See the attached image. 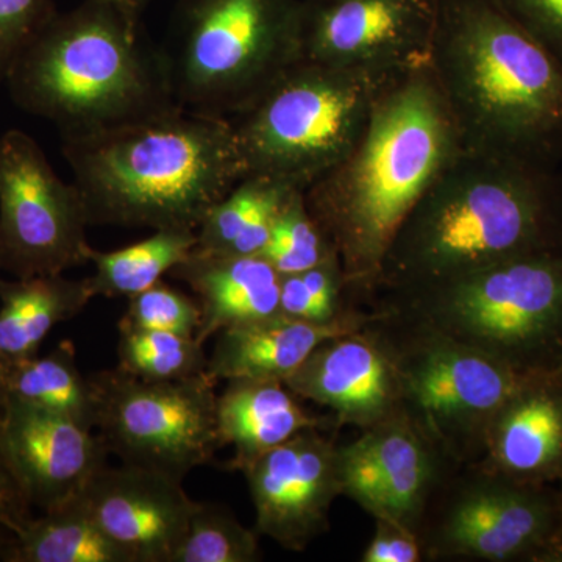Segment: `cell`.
<instances>
[{
    "label": "cell",
    "mask_w": 562,
    "mask_h": 562,
    "mask_svg": "<svg viewBox=\"0 0 562 562\" xmlns=\"http://www.w3.org/2000/svg\"><path fill=\"white\" fill-rule=\"evenodd\" d=\"M460 151L452 114L425 65L383 88L353 150L303 191L350 303L371 294L395 233Z\"/></svg>",
    "instance_id": "obj_1"
},
{
    "label": "cell",
    "mask_w": 562,
    "mask_h": 562,
    "mask_svg": "<svg viewBox=\"0 0 562 562\" xmlns=\"http://www.w3.org/2000/svg\"><path fill=\"white\" fill-rule=\"evenodd\" d=\"M547 255H562V173L460 151L395 233L368 297Z\"/></svg>",
    "instance_id": "obj_2"
},
{
    "label": "cell",
    "mask_w": 562,
    "mask_h": 562,
    "mask_svg": "<svg viewBox=\"0 0 562 562\" xmlns=\"http://www.w3.org/2000/svg\"><path fill=\"white\" fill-rule=\"evenodd\" d=\"M461 151L562 161V68L495 0H436L428 61Z\"/></svg>",
    "instance_id": "obj_3"
},
{
    "label": "cell",
    "mask_w": 562,
    "mask_h": 562,
    "mask_svg": "<svg viewBox=\"0 0 562 562\" xmlns=\"http://www.w3.org/2000/svg\"><path fill=\"white\" fill-rule=\"evenodd\" d=\"M90 225L198 231L246 177L228 117L176 105L61 138Z\"/></svg>",
    "instance_id": "obj_4"
},
{
    "label": "cell",
    "mask_w": 562,
    "mask_h": 562,
    "mask_svg": "<svg viewBox=\"0 0 562 562\" xmlns=\"http://www.w3.org/2000/svg\"><path fill=\"white\" fill-rule=\"evenodd\" d=\"M5 83L21 110L61 138L87 135L179 105L165 50L140 16L113 0H83L55 13L18 55Z\"/></svg>",
    "instance_id": "obj_5"
},
{
    "label": "cell",
    "mask_w": 562,
    "mask_h": 562,
    "mask_svg": "<svg viewBox=\"0 0 562 562\" xmlns=\"http://www.w3.org/2000/svg\"><path fill=\"white\" fill-rule=\"evenodd\" d=\"M361 305L447 336L524 375L562 369V255L501 262L414 290L375 292Z\"/></svg>",
    "instance_id": "obj_6"
},
{
    "label": "cell",
    "mask_w": 562,
    "mask_h": 562,
    "mask_svg": "<svg viewBox=\"0 0 562 562\" xmlns=\"http://www.w3.org/2000/svg\"><path fill=\"white\" fill-rule=\"evenodd\" d=\"M387 83L295 61L228 117L246 177L305 191L353 150Z\"/></svg>",
    "instance_id": "obj_7"
},
{
    "label": "cell",
    "mask_w": 562,
    "mask_h": 562,
    "mask_svg": "<svg viewBox=\"0 0 562 562\" xmlns=\"http://www.w3.org/2000/svg\"><path fill=\"white\" fill-rule=\"evenodd\" d=\"M302 0H180L165 50L179 105L232 117L299 61Z\"/></svg>",
    "instance_id": "obj_8"
},
{
    "label": "cell",
    "mask_w": 562,
    "mask_h": 562,
    "mask_svg": "<svg viewBox=\"0 0 562 562\" xmlns=\"http://www.w3.org/2000/svg\"><path fill=\"white\" fill-rule=\"evenodd\" d=\"M364 310L366 324L390 347L403 412L447 460L476 464L492 419L527 375L439 333Z\"/></svg>",
    "instance_id": "obj_9"
},
{
    "label": "cell",
    "mask_w": 562,
    "mask_h": 562,
    "mask_svg": "<svg viewBox=\"0 0 562 562\" xmlns=\"http://www.w3.org/2000/svg\"><path fill=\"white\" fill-rule=\"evenodd\" d=\"M417 536L427 560L562 562V487L457 465L428 503Z\"/></svg>",
    "instance_id": "obj_10"
},
{
    "label": "cell",
    "mask_w": 562,
    "mask_h": 562,
    "mask_svg": "<svg viewBox=\"0 0 562 562\" xmlns=\"http://www.w3.org/2000/svg\"><path fill=\"white\" fill-rule=\"evenodd\" d=\"M94 430L125 464L169 473L183 482L222 449L216 380L209 373L147 382L120 368L92 373Z\"/></svg>",
    "instance_id": "obj_11"
},
{
    "label": "cell",
    "mask_w": 562,
    "mask_h": 562,
    "mask_svg": "<svg viewBox=\"0 0 562 562\" xmlns=\"http://www.w3.org/2000/svg\"><path fill=\"white\" fill-rule=\"evenodd\" d=\"M87 210L76 184L52 168L32 136H0V272L60 276L87 265Z\"/></svg>",
    "instance_id": "obj_12"
},
{
    "label": "cell",
    "mask_w": 562,
    "mask_h": 562,
    "mask_svg": "<svg viewBox=\"0 0 562 562\" xmlns=\"http://www.w3.org/2000/svg\"><path fill=\"white\" fill-rule=\"evenodd\" d=\"M436 0H302L299 61L391 81L430 61Z\"/></svg>",
    "instance_id": "obj_13"
},
{
    "label": "cell",
    "mask_w": 562,
    "mask_h": 562,
    "mask_svg": "<svg viewBox=\"0 0 562 562\" xmlns=\"http://www.w3.org/2000/svg\"><path fill=\"white\" fill-rule=\"evenodd\" d=\"M338 462L341 495L373 519L390 520L416 535L439 484L457 468L405 412L339 446Z\"/></svg>",
    "instance_id": "obj_14"
},
{
    "label": "cell",
    "mask_w": 562,
    "mask_h": 562,
    "mask_svg": "<svg viewBox=\"0 0 562 562\" xmlns=\"http://www.w3.org/2000/svg\"><path fill=\"white\" fill-rule=\"evenodd\" d=\"M335 430L308 428L243 469L255 506V531L291 552L328 531L341 495Z\"/></svg>",
    "instance_id": "obj_15"
},
{
    "label": "cell",
    "mask_w": 562,
    "mask_h": 562,
    "mask_svg": "<svg viewBox=\"0 0 562 562\" xmlns=\"http://www.w3.org/2000/svg\"><path fill=\"white\" fill-rule=\"evenodd\" d=\"M77 501L132 562H172L199 503L176 476L125 462L102 465Z\"/></svg>",
    "instance_id": "obj_16"
},
{
    "label": "cell",
    "mask_w": 562,
    "mask_h": 562,
    "mask_svg": "<svg viewBox=\"0 0 562 562\" xmlns=\"http://www.w3.org/2000/svg\"><path fill=\"white\" fill-rule=\"evenodd\" d=\"M0 446L22 494L43 513L79 497L110 454L92 428L14 398L0 419Z\"/></svg>",
    "instance_id": "obj_17"
},
{
    "label": "cell",
    "mask_w": 562,
    "mask_h": 562,
    "mask_svg": "<svg viewBox=\"0 0 562 562\" xmlns=\"http://www.w3.org/2000/svg\"><path fill=\"white\" fill-rule=\"evenodd\" d=\"M284 384L302 401L330 409L339 427L366 430L403 412L390 347L366 321L322 342Z\"/></svg>",
    "instance_id": "obj_18"
},
{
    "label": "cell",
    "mask_w": 562,
    "mask_h": 562,
    "mask_svg": "<svg viewBox=\"0 0 562 562\" xmlns=\"http://www.w3.org/2000/svg\"><path fill=\"white\" fill-rule=\"evenodd\" d=\"M476 464L517 482L562 483V369L525 376L492 419Z\"/></svg>",
    "instance_id": "obj_19"
},
{
    "label": "cell",
    "mask_w": 562,
    "mask_h": 562,
    "mask_svg": "<svg viewBox=\"0 0 562 562\" xmlns=\"http://www.w3.org/2000/svg\"><path fill=\"white\" fill-rule=\"evenodd\" d=\"M366 312L353 305L327 324L273 316L225 328L216 335L206 373L216 382L277 380L286 382L322 342L360 328Z\"/></svg>",
    "instance_id": "obj_20"
},
{
    "label": "cell",
    "mask_w": 562,
    "mask_h": 562,
    "mask_svg": "<svg viewBox=\"0 0 562 562\" xmlns=\"http://www.w3.org/2000/svg\"><path fill=\"white\" fill-rule=\"evenodd\" d=\"M194 292L202 312L195 339L205 346L225 328L280 316L281 276L260 255L195 249L168 273Z\"/></svg>",
    "instance_id": "obj_21"
},
{
    "label": "cell",
    "mask_w": 562,
    "mask_h": 562,
    "mask_svg": "<svg viewBox=\"0 0 562 562\" xmlns=\"http://www.w3.org/2000/svg\"><path fill=\"white\" fill-rule=\"evenodd\" d=\"M283 382L231 380L217 394L216 425L221 447H232L231 471L241 472L258 457L308 428L336 430L331 414L310 412Z\"/></svg>",
    "instance_id": "obj_22"
},
{
    "label": "cell",
    "mask_w": 562,
    "mask_h": 562,
    "mask_svg": "<svg viewBox=\"0 0 562 562\" xmlns=\"http://www.w3.org/2000/svg\"><path fill=\"white\" fill-rule=\"evenodd\" d=\"M94 299L87 279L38 276L0 277V366H13L38 355L41 344L61 322L79 316Z\"/></svg>",
    "instance_id": "obj_23"
},
{
    "label": "cell",
    "mask_w": 562,
    "mask_h": 562,
    "mask_svg": "<svg viewBox=\"0 0 562 562\" xmlns=\"http://www.w3.org/2000/svg\"><path fill=\"white\" fill-rule=\"evenodd\" d=\"M292 188L247 176L203 217L195 249L224 255H260L271 238L273 221Z\"/></svg>",
    "instance_id": "obj_24"
},
{
    "label": "cell",
    "mask_w": 562,
    "mask_h": 562,
    "mask_svg": "<svg viewBox=\"0 0 562 562\" xmlns=\"http://www.w3.org/2000/svg\"><path fill=\"white\" fill-rule=\"evenodd\" d=\"M7 562H132L77 498L32 517L3 546Z\"/></svg>",
    "instance_id": "obj_25"
},
{
    "label": "cell",
    "mask_w": 562,
    "mask_h": 562,
    "mask_svg": "<svg viewBox=\"0 0 562 562\" xmlns=\"http://www.w3.org/2000/svg\"><path fill=\"white\" fill-rule=\"evenodd\" d=\"M198 246V233L181 228L154 231L149 238L120 250L90 249L94 273L88 286L95 297L131 299L149 290Z\"/></svg>",
    "instance_id": "obj_26"
},
{
    "label": "cell",
    "mask_w": 562,
    "mask_h": 562,
    "mask_svg": "<svg viewBox=\"0 0 562 562\" xmlns=\"http://www.w3.org/2000/svg\"><path fill=\"white\" fill-rule=\"evenodd\" d=\"M7 398L61 414L94 430V392L90 376L80 372L69 339L44 357L13 366L7 373Z\"/></svg>",
    "instance_id": "obj_27"
},
{
    "label": "cell",
    "mask_w": 562,
    "mask_h": 562,
    "mask_svg": "<svg viewBox=\"0 0 562 562\" xmlns=\"http://www.w3.org/2000/svg\"><path fill=\"white\" fill-rule=\"evenodd\" d=\"M117 368L147 382H172L206 372L209 357L194 336L144 330L120 321Z\"/></svg>",
    "instance_id": "obj_28"
},
{
    "label": "cell",
    "mask_w": 562,
    "mask_h": 562,
    "mask_svg": "<svg viewBox=\"0 0 562 562\" xmlns=\"http://www.w3.org/2000/svg\"><path fill=\"white\" fill-rule=\"evenodd\" d=\"M260 535L244 527L231 509L199 502L172 562H255Z\"/></svg>",
    "instance_id": "obj_29"
},
{
    "label": "cell",
    "mask_w": 562,
    "mask_h": 562,
    "mask_svg": "<svg viewBox=\"0 0 562 562\" xmlns=\"http://www.w3.org/2000/svg\"><path fill=\"white\" fill-rule=\"evenodd\" d=\"M260 257L280 276L308 271L336 257L319 224L306 206L303 191H294L273 221L271 238Z\"/></svg>",
    "instance_id": "obj_30"
},
{
    "label": "cell",
    "mask_w": 562,
    "mask_h": 562,
    "mask_svg": "<svg viewBox=\"0 0 562 562\" xmlns=\"http://www.w3.org/2000/svg\"><path fill=\"white\" fill-rule=\"evenodd\" d=\"M127 301V312L121 321L132 327L194 338L201 328L202 312L195 297L169 286L162 280Z\"/></svg>",
    "instance_id": "obj_31"
},
{
    "label": "cell",
    "mask_w": 562,
    "mask_h": 562,
    "mask_svg": "<svg viewBox=\"0 0 562 562\" xmlns=\"http://www.w3.org/2000/svg\"><path fill=\"white\" fill-rule=\"evenodd\" d=\"M55 13L54 0H0V83Z\"/></svg>",
    "instance_id": "obj_32"
},
{
    "label": "cell",
    "mask_w": 562,
    "mask_h": 562,
    "mask_svg": "<svg viewBox=\"0 0 562 562\" xmlns=\"http://www.w3.org/2000/svg\"><path fill=\"white\" fill-rule=\"evenodd\" d=\"M562 68V0H495Z\"/></svg>",
    "instance_id": "obj_33"
},
{
    "label": "cell",
    "mask_w": 562,
    "mask_h": 562,
    "mask_svg": "<svg viewBox=\"0 0 562 562\" xmlns=\"http://www.w3.org/2000/svg\"><path fill=\"white\" fill-rule=\"evenodd\" d=\"M422 560H424V550L416 532L390 520H375V535L362 553L361 561L419 562Z\"/></svg>",
    "instance_id": "obj_34"
},
{
    "label": "cell",
    "mask_w": 562,
    "mask_h": 562,
    "mask_svg": "<svg viewBox=\"0 0 562 562\" xmlns=\"http://www.w3.org/2000/svg\"><path fill=\"white\" fill-rule=\"evenodd\" d=\"M32 517L31 503L22 494L0 446V527L14 535L25 527Z\"/></svg>",
    "instance_id": "obj_35"
},
{
    "label": "cell",
    "mask_w": 562,
    "mask_h": 562,
    "mask_svg": "<svg viewBox=\"0 0 562 562\" xmlns=\"http://www.w3.org/2000/svg\"><path fill=\"white\" fill-rule=\"evenodd\" d=\"M113 2L120 3L125 10L132 11V13H143L144 9L151 2V0H113Z\"/></svg>",
    "instance_id": "obj_36"
},
{
    "label": "cell",
    "mask_w": 562,
    "mask_h": 562,
    "mask_svg": "<svg viewBox=\"0 0 562 562\" xmlns=\"http://www.w3.org/2000/svg\"><path fill=\"white\" fill-rule=\"evenodd\" d=\"M7 403V371L0 366V419Z\"/></svg>",
    "instance_id": "obj_37"
},
{
    "label": "cell",
    "mask_w": 562,
    "mask_h": 562,
    "mask_svg": "<svg viewBox=\"0 0 562 562\" xmlns=\"http://www.w3.org/2000/svg\"><path fill=\"white\" fill-rule=\"evenodd\" d=\"M11 532L7 531L5 528L0 527V558H2V550L5 542L9 541Z\"/></svg>",
    "instance_id": "obj_38"
},
{
    "label": "cell",
    "mask_w": 562,
    "mask_h": 562,
    "mask_svg": "<svg viewBox=\"0 0 562 562\" xmlns=\"http://www.w3.org/2000/svg\"><path fill=\"white\" fill-rule=\"evenodd\" d=\"M560 486L562 487V484H560Z\"/></svg>",
    "instance_id": "obj_39"
},
{
    "label": "cell",
    "mask_w": 562,
    "mask_h": 562,
    "mask_svg": "<svg viewBox=\"0 0 562 562\" xmlns=\"http://www.w3.org/2000/svg\"><path fill=\"white\" fill-rule=\"evenodd\" d=\"M562 484V483H561Z\"/></svg>",
    "instance_id": "obj_40"
}]
</instances>
